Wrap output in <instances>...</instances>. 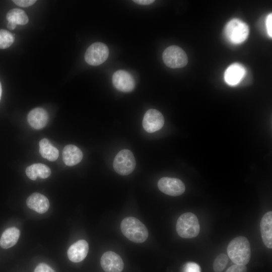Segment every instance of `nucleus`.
<instances>
[{"label":"nucleus","instance_id":"25","mask_svg":"<svg viewBox=\"0 0 272 272\" xmlns=\"http://www.w3.org/2000/svg\"><path fill=\"white\" fill-rule=\"evenodd\" d=\"M34 272H55V271L46 263H40L35 267Z\"/></svg>","mask_w":272,"mask_h":272},{"label":"nucleus","instance_id":"2","mask_svg":"<svg viewBox=\"0 0 272 272\" xmlns=\"http://www.w3.org/2000/svg\"><path fill=\"white\" fill-rule=\"evenodd\" d=\"M122 234L129 240L137 243H143L148 237V231L145 225L133 217L124 218L120 224Z\"/></svg>","mask_w":272,"mask_h":272},{"label":"nucleus","instance_id":"4","mask_svg":"<svg viewBox=\"0 0 272 272\" xmlns=\"http://www.w3.org/2000/svg\"><path fill=\"white\" fill-rule=\"evenodd\" d=\"M249 33L248 26L242 21L233 19L226 25L225 36L227 39L233 44H237L244 42Z\"/></svg>","mask_w":272,"mask_h":272},{"label":"nucleus","instance_id":"6","mask_svg":"<svg viewBox=\"0 0 272 272\" xmlns=\"http://www.w3.org/2000/svg\"><path fill=\"white\" fill-rule=\"evenodd\" d=\"M162 58L164 63L172 69L183 67L188 62L185 52L176 45L167 47L163 51Z\"/></svg>","mask_w":272,"mask_h":272},{"label":"nucleus","instance_id":"20","mask_svg":"<svg viewBox=\"0 0 272 272\" xmlns=\"http://www.w3.org/2000/svg\"><path fill=\"white\" fill-rule=\"evenodd\" d=\"M39 153L41 156L50 161H54L58 157V150L53 147L49 141L44 138L40 140L39 143Z\"/></svg>","mask_w":272,"mask_h":272},{"label":"nucleus","instance_id":"27","mask_svg":"<svg viewBox=\"0 0 272 272\" xmlns=\"http://www.w3.org/2000/svg\"><path fill=\"white\" fill-rule=\"evenodd\" d=\"M13 2L17 6L21 7H28L34 4L36 0H14Z\"/></svg>","mask_w":272,"mask_h":272},{"label":"nucleus","instance_id":"8","mask_svg":"<svg viewBox=\"0 0 272 272\" xmlns=\"http://www.w3.org/2000/svg\"><path fill=\"white\" fill-rule=\"evenodd\" d=\"M158 187L162 192L173 196L182 194L185 189L184 184L181 180L168 177L160 179Z\"/></svg>","mask_w":272,"mask_h":272},{"label":"nucleus","instance_id":"30","mask_svg":"<svg viewBox=\"0 0 272 272\" xmlns=\"http://www.w3.org/2000/svg\"><path fill=\"white\" fill-rule=\"evenodd\" d=\"M17 25L12 22H8L7 24V28L10 30H14L16 28Z\"/></svg>","mask_w":272,"mask_h":272},{"label":"nucleus","instance_id":"16","mask_svg":"<svg viewBox=\"0 0 272 272\" xmlns=\"http://www.w3.org/2000/svg\"><path fill=\"white\" fill-rule=\"evenodd\" d=\"M261 237L264 244L269 249L272 248V212L266 213L260 223Z\"/></svg>","mask_w":272,"mask_h":272},{"label":"nucleus","instance_id":"19","mask_svg":"<svg viewBox=\"0 0 272 272\" xmlns=\"http://www.w3.org/2000/svg\"><path fill=\"white\" fill-rule=\"evenodd\" d=\"M20 235V230L16 227L6 229L2 234L0 239V246L4 249L9 248L15 245Z\"/></svg>","mask_w":272,"mask_h":272},{"label":"nucleus","instance_id":"29","mask_svg":"<svg viewBox=\"0 0 272 272\" xmlns=\"http://www.w3.org/2000/svg\"><path fill=\"white\" fill-rule=\"evenodd\" d=\"M135 3L141 5H149L153 3L155 1L153 0H134L133 1Z\"/></svg>","mask_w":272,"mask_h":272},{"label":"nucleus","instance_id":"1","mask_svg":"<svg viewBox=\"0 0 272 272\" xmlns=\"http://www.w3.org/2000/svg\"><path fill=\"white\" fill-rule=\"evenodd\" d=\"M227 251L235 264L245 265L250 260V243L245 237L238 236L233 239L228 245Z\"/></svg>","mask_w":272,"mask_h":272},{"label":"nucleus","instance_id":"9","mask_svg":"<svg viewBox=\"0 0 272 272\" xmlns=\"http://www.w3.org/2000/svg\"><path fill=\"white\" fill-rule=\"evenodd\" d=\"M114 87L122 92H130L135 86V80L133 76L125 70H118L115 72L112 78Z\"/></svg>","mask_w":272,"mask_h":272},{"label":"nucleus","instance_id":"26","mask_svg":"<svg viewBox=\"0 0 272 272\" xmlns=\"http://www.w3.org/2000/svg\"><path fill=\"white\" fill-rule=\"evenodd\" d=\"M247 268L245 265L235 264L229 267L226 272H246Z\"/></svg>","mask_w":272,"mask_h":272},{"label":"nucleus","instance_id":"14","mask_svg":"<svg viewBox=\"0 0 272 272\" xmlns=\"http://www.w3.org/2000/svg\"><path fill=\"white\" fill-rule=\"evenodd\" d=\"M27 120L32 127L36 129H40L47 124L48 121V114L44 109L37 107L29 112Z\"/></svg>","mask_w":272,"mask_h":272},{"label":"nucleus","instance_id":"3","mask_svg":"<svg viewBox=\"0 0 272 272\" xmlns=\"http://www.w3.org/2000/svg\"><path fill=\"white\" fill-rule=\"evenodd\" d=\"M176 228L178 235L183 238L195 237L200 231L197 217L190 212L183 213L178 218Z\"/></svg>","mask_w":272,"mask_h":272},{"label":"nucleus","instance_id":"13","mask_svg":"<svg viewBox=\"0 0 272 272\" xmlns=\"http://www.w3.org/2000/svg\"><path fill=\"white\" fill-rule=\"evenodd\" d=\"M246 69L237 63L229 66L224 73V79L227 84L235 86L239 84L246 74Z\"/></svg>","mask_w":272,"mask_h":272},{"label":"nucleus","instance_id":"5","mask_svg":"<svg viewBox=\"0 0 272 272\" xmlns=\"http://www.w3.org/2000/svg\"><path fill=\"white\" fill-rule=\"evenodd\" d=\"M135 160L132 153L129 150L120 151L115 156L113 166L114 170L121 175H128L135 169Z\"/></svg>","mask_w":272,"mask_h":272},{"label":"nucleus","instance_id":"18","mask_svg":"<svg viewBox=\"0 0 272 272\" xmlns=\"http://www.w3.org/2000/svg\"><path fill=\"white\" fill-rule=\"evenodd\" d=\"M26 174L29 178L35 180L37 177L45 179L51 174L50 169L41 163L33 164L26 168Z\"/></svg>","mask_w":272,"mask_h":272},{"label":"nucleus","instance_id":"11","mask_svg":"<svg viewBox=\"0 0 272 272\" xmlns=\"http://www.w3.org/2000/svg\"><path fill=\"white\" fill-rule=\"evenodd\" d=\"M100 264L105 272H121L124 264L121 257L112 251L105 252L100 259Z\"/></svg>","mask_w":272,"mask_h":272},{"label":"nucleus","instance_id":"15","mask_svg":"<svg viewBox=\"0 0 272 272\" xmlns=\"http://www.w3.org/2000/svg\"><path fill=\"white\" fill-rule=\"evenodd\" d=\"M27 207L39 214H44L49 208L48 199L44 195L35 192L30 195L26 200Z\"/></svg>","mask_w":272,"mask_h":272},{"label":"nucleus","instance_id":"23","mask_svg":"<svg viewBox=\"0 0 272 272\" xmlns=\"http://www.w3.org/2000/svg\"><path fill=\"white\" fill-rule=\"evenodd\" d=\"M228 262V257L224 253L220 254L215 259L213 269L215 272H221L226 267Z\"/></svg>","mask_w":272,"mask_h":272},{"label":"nucleus","instance_id":"28","mask_svg":"<svg viewBox=\"0 0 272 272\" xmlns=\"http://www.w3.org/2000/svg\"><path fill=\"white\" fill-rule=\"evenodd\" d=\"M265 24L267 32L269 37H272V14H269L266 19Z\"/></svg>","mask_w":272,"mask_h":272},{"label":"nucleus","instance_id":"21","mask_svg":"<svg viewBox=\"0 0 272 272\" xmlns=\"http://www.w3.org/2000/svg\"><path fill=\"white\" fill-rule=\"evenodd\" d=\"M7 20L16 25H25L28 23L29 18L26 13L19 9H13L10 10L6 15Z\"/></svg>","mask_w":272,"mask_h":272},{"label":"nucleus","instance_id":"12","mask_svg":"<svg viewBox=\"0 0 272 272\" xmlns=\"http://www.w3.org/2000/svg\"><path fill=\"white\" fill-rule=\"evenodd\" d=\"M89 245L85 240H80L70 246L67 250L69 259L73 262H79L87 255Z\"/></svg>","mask_w":272,"mask_h":272},{"label":"nucleus","instance_id":"22","mask_svg":"<svg viewBox=\"0 0 272 272\" xmlns=\"http://www.w3.org/2000/svg\"><path fill=\"white\" fill-rule=\"evenodd\" d=\"M14 40V36L11 32L4 29H0V49L10 47Z\"/></svg>","mask_w":272,"mask_h":272},{"label":"nucleus","instance_id":"7","mask_svg":"<svg viewBox=\"0 0 272 272\" xmlns=\"http://www.w3.org/2000/svg\"><path fill=\"white\" fill-rule=\"evenodd\" d=\"M109 55L107 46L103 43L97 42L92 44L85 54L86 62L93 66L99 65L105 62Z\"/></svg>","mask_w":272,"mask_h":272},{"label":"nucleus","instance_id":"24","mask_svg":"<svg viewBox=\"0 0 272 272\" xmlns=\"http://www.w3.org/2000/svg\"><path fill=\"white\" fill-rule=\"evenodd\" d=\"M183 272H201V268L196 263L188 262L184 265Z\"/></svg>","mask_w":272,"mask_h":272},{"label":"nucleus","instance_id":"17","mask_svg":"<svg viewBox=\"0 0 272 272\" xmlns=\"http://www.w3.org/2000/svg\"><path fill=\"white\" fill-rule=\"evenodd\" d=\"M83 157L82 151L74 145H67L63 149L62 160L67 166L77 165L81 161Z\"/></svg>","mask_w":272,"mask_h":272},{"label":"nucleus","instance_id":"31","mask_svg":"<svg viewBox=\"0 0 272 272\" xmlns=\"http://www.w3.org/2000/svg\"><path fill=\"white\" fill-rule=\"evenodd\" d=\"M2 85L1 83L0 82V100L2 96Z\"/></svg>","mask_w":272,"mask_h":272},{"label":"nucleus","instance_id":"10","mask_svg":"<svg viewBox=\"0 0 272 272\" xmlns=\"http://www.w3.org/2000/svg\"><path fill=\"white\" fill-rule=\"evenodd\" d=\"M164 124L162 114L158 110L150 109L146 111L143 119L144 129L149 133L160 129Z\"/></svg>","mask_w":272,"mask_h":272}]
</instances>
